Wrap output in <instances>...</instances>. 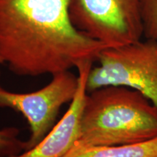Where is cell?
Here are the masks:
<instances>
[{
    "label": "cell",
    "instance_id": "6da1fadb",
    "mask_svg": "<svg viewBox=\"0 0 157 157\" xmlns=\"http://www.w3.org/2000/svg\"><path fill=\"white\" fill-rule=\"evenodd\" d=\"M74 0H0V63L19 76L77 68L98 60L103 44L79 31Z\"/></svg>",
    "mask_w": 157,
    "mask_h": 157
},
{
    "label": "cell",
    "instance_id": "7a4b0ae2",
    "mask_svg": "<svg viewBox=\"0 0 157 157\" xmlns=\"http://www.w3.org/2000/svg\"><path fill=\"white\" fill-rule=\"evenodd\" d=\"M156 137L157 108L137 90L109 85L86 96L73 148L132 144Z\"/></svg>",
    "mask_w": 157,
    "mask_h": 157
},
{
    "label": "cell",
    "instance_id": "3957f363",
    "mask_svg": "<svg viewBox=\"0 0 157 157\" xmlns=\"http://www.w3.org/2000/svg\"><path fill=\"white\" fill-rule=\"evenodd\" d=\"M90 70L87 93L105 86L137 90L157 108V42L147 39L103 50Z\"/></svg>",
    "mask_w": 157,
    "mask_h": 157
},
{
    "label": "cell",
    "instance_id": "277c9868",
    "mask_svg": "<svg viewBox=\"0 0 157 157\" xmlns=\"http://www.w3.org/2000/svg\"><path fill=\"white\" fill-rule=\"evenodd\" d=\"M71 16L78 30L106 48L141 40L140 0H74Z\"/></svg>",
    "mask_w": 157,
    "mask_h": 157
},
{
    "label": "cell",
    "instance_id": "5b68a950",
    "mask_svg": "<svg viewBox=\"0 0 157 157\" xmlns=\"http://www.w3.org/2000/svg\"><path fill=\"white\" fill-rule=\"evenodd\" d=\"M77 88L78 76L69 71L54 74L48 85L32 93H13L0 86V107L21 113L30 127L25 151L34 147L48 134L56 124L60 108L72 101Z\"/></svg>",
    "mask_w": 157,
    "mask_h": 157
},
{
    "label": "cell",
    "instance_id": "8992f818",
    "mask_svg": "<svg viewBox=\"0 0 157 157\" xmlns=\"http://www.w3.org/2000/svg\"><path fill=\"white\" fill-rule=\"evenodd\" d=\"M93 63H87L78 70V88L75 97L63 117L43 140L21 154L6 157H63L75 145L79 132L80 120L87 95V80Z\"/></svg>",
    "mask_w": 157,
    "mask_h": 157
},
{
    "label": "cell",
    "instance_id": "52a82bcc",
    "mask_svg": "<svg viewBox=\"0 0 157 157\" xmlns=\"http://www.w3.org/2000/svg\"><path fill=\"white\" fill-rule=\"evenodd\" d=\"M63 157H157V137L132 144L73 148Z\"/></svg>",
    "mask_w": 157,
    "mask_h": 157
},
{
    "label": "cell",
    "instance_id": "ba28073f",
    "mask_svg": "<svg viewBox=\"0 0 157 157\" xmlns=\"http://www.w3.org/2000/svg\"><path fill=\"white\" fill-rule=\"evenodd\" d=\"M20 130L15 127L0 129V157L14 156L25 150V141L18 137Z\"/></svg>",
    "mask_w": 157,
    "mask_h": 157
},
{
    "label": "cell",
    "instance_id": "9c48e42d",
    "mask_svg": "<svg viewBox=\"0 0 157 157\" xmlns=\"http://www.w3.org/2000/svg\"><path fill=\"white\" fill-rule=\"evenodd\" d=\"M143 35L157 42V0H140Z\"/></svg>",
    "mask_w": 157,
    "mask_h": 157
},
{
    "label": "cell",
    "instance_id": "30bf717a",
    "mask_svg": "<svg viewBox=\"0 0 157 157\" xmlns=\"http://www.w3.org/2000/svg\"><path fill=\"white\" fill-rule=\"evenodd\" d=\"M0 64H2V63H0Z\"/></svg>",
    "mask_w": 157,
    "mask_h": 157
}]
</instances>
